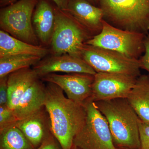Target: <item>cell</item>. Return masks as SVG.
<instances>
[{
    "label": "cell",
    "instance_id": "cell-1",
    "mask_svg": "<svg viewBox=\"0 0 149 149\" xmlns=\"http://www.w3.org/2000/svg\"><path fill=\"white\" fill-rule=\"evenodd\" d=\"M47 83L45 107L49 116L52 133L62 149H71L74 136L85 123V107L65 97L58 85Z\"/></svg>",
    "mask_w": 149,
    "mask_h": 149
},
{
    "label": "cell",
    "instance_id": "cell-2",
    "mask_svg": "<svg viewBox=\"0 0 149 149\" xmlns=\"http://www.w3.org/2000/svg\"><path fill=\"white\" fill-rule=\"evenodd\" d=\"M95 102L107 120L115 145L125 149H141L139 118L127 99Z\"/></svg>",
    "mask_w": 149,
    "mask_h": 149
},
{
    "label": "cell",
    "instance_id": "cell-3",
    "mask_svg": "<svg viewBox=\"0 0 149 149\" xmlns=\"http://www.w3.org/2000/svg\"><path fill=\"white\" fill-rule=\"evenodd\" d=\"M104 19L115 27L146 35L149 32V0H100Z\"/></svg>",
    "mask_w": 149,
    "mask_h": 149
},
{
    "label": "cell",
    "instance_id": "cell-4",
    "mask_svg": "<svg viewBox=\"0 0 149 149\" xmlns=\"http://www.w3.org/2000/svg\"><path fill=\"white\" fill-rule=\"evenodd\" d=\"M54 10L55 25L50 52L53 55L68 54L81 58L82 47L93 35L66 11L56 6Z\"/></svg>",
    "mask_w": 149,
    "mask_h": 149
},
{
    "label": "cell",
    "instance_id": "cell-5",
    "mask_svg": "<svg viewBox=\"0 0 149 149\" xmlns=\"http://www.w3.org/2000/svg\"><path fill=\"white\" fill-rule=\"evenodd\" d=\"M86 112L84 125L74 136L73 146L82 149H117L108 123L90 98L83 104Z\"/></svg>",
    "mask_w": 149,
    "mask_h": 149
},
{
    "label": "cell",
    "instance_id": "cell-6",
    "mask_svg": "<svg viewBox=\"0 0 149 149\" xmlns=\"http://www.w3.org/2000/svg\"><path fill=\"white\" fill-rule=\"evenodd\" d=\"M38 0H18L0 10V27L17 39L39 45L32 24V16Z\"/></svg>",
    "mask_w": 149,
    "mask_h": 149
},
{
    "label": "cell",
    "instance_id": "cell-7",
    "mask_svg": "<svg viewBox=\"0 0 149 149\" xmlns=\"http://www.w3.org/2000/svg\"><path fill=\"white\" fill-rule=\"evenodd\" d=\"M146 35L115 27L105 20L102 32L85 44L115 51L130 58L139 60L145 52Z\"/></svg>",
    "mask_w": 149,
    "mask_h": 149
},
{
    "label": "cell",
    "instance_id": "cell-8",
    "mask_svg": "<svg viewBox=\"0 0 149 149\" xmlns=\"http://www.w3.org/2000/svg\"><path fill=\"white\" fill-rule=\"evenodd\" d=\"M81 58L97 72L121 73L137 77L141 75L139 60L115 51L85 44Z\"/></svg>",
    "mask_w": 149,
    "mask_h": 149
},
{
    "label": "cell",
    "instance_id": "cell-9",
    "mask_svg": "<svg viewBox=\"0 0 149 149\" xmlns=\"http://www.w3.org/2000/svg\"><path fill=\"white\" fill-rule=\"evenodd\" d=\"M138 77L121 73L97 72L91 98L93 101L127 98Z\"/></svg>",
    "mask_w": 149,
    "mask_h": 149
},
{
    "label": "cell",
    "instance_id": "cell-10",
    "mask_svg": "<svg viewBox=\"0 0 149 149\" xmlns=\"http://www.w3.org/2000/svg\"><path fill=\"white\" fill-rule=\"evenodd\" d=\"M40 79L58 85L68 99L83 104L91 97L94 75L85 73L60 74L52 73L46 74Z\"/></svg>",
    "mask_w": 149,
    "mask_h": 149
},
{
    "label": "cell",
    "instance_id": "cell-11",
    "mask_svg": "<svg viewBox=\"0 0 149 149\" xmlns=\"http://www.w3.org/2000/svg\"><path fill=\"white\" fill-rule=\"evenodd\" d=\"M32 68L40 79L46 74L56 72L85 73L94 75L97 73L83 59L68 54L52 55L41 59Z\"/></svg>",
    "mask_w": 149,
    "mask_h": 149
},
{
    "label": "cell",
    "instance_id": "cell-12",
    "mask_svg": "<svg viewBox=\"0 0 149 149\" xmlns=\"http://www.w3.org/2000/svg\"><path fill=\"white\" fill-rule=\"evenodd\" d=\"M17 127L24 134L34 148L52 134L49 116L45 107L29 116L17 121Z\"/></svg>",
    "mask_w": 149,
    "mask_h": 149
},
{
    "label": "cell",
    "instance_id": "cell-13",
    "mask_svg": "<svg viewBox=\"0 0 149 149\" xmlns=\"http://www.w3.org/2000/svg\"><path fill=\"white\" fill-rule=\"evenodd\" d=\"M86 28L93 36L102 32L104 13L100 7L86 0H69L65 10Z\"/></svg>",
    "mask_w": 149,
    "mask_h": 149
},
{
    "label": "cell",
    "instance_id": "cell-14",
    "mask_svg": "<svg viewBox=\"0 0 149 149\" xmlns=\"http://www.w3.org/2000/svg\"><path fill=\"white\" fill-rule=\"evenodd\" d=\"M32 24L39 41L50 45L55 25L54 6L47 0H38L33 16Z\"/></svg>",
    "mask_w": 149,
    "mask_h": 149
},
{
    "label": "cell",
    "instance_id": "cell-15",
    "mask_svg": "<svg viewBox=\"0 0 149 149\" xmlns=\"http://www.w3.org/2000/svg\"><path fill=\"white\" fill-rule=\"evenodd\" d=\"M40 77L33 68L18 70L8 75V106L14 110L23 94Z\"/></svg>",
    "mask_w": 149,
    "mask_h": 149
},
{
    "label": "cell",
    "instance_id": "cell-16",
    "mask_svg": "<svg viewBox=\"0 0 149 149\" xmlns=\"http://www.w3.org/2000/svg\"><path fill=\"white\" fill-rule=\"evenodd\" d=\"M45 97L46 85L39 79L24 93L13 111L17 120L25 118L45 107Z\"/></svg>",
    "mask_w": 149,
    "mask_h": 149
},
{
    "label": "cell",
    "instance_id": "cell-17",
    "mask_svg": "<svg viewBox=\"0 0 149 149\" xmlns=\"http://www.w3.org/2000/svg\"><path fill=\"white\" fill-rule=\"evenodd\" d=\"M50 52L45 47L35 45L19 40L0 30V57L16 54H28L45 57Z\"/></svg>",
    "mask_w": 149,
    "mask_h": 149
},
{
    "label": "cell",
    "instance_id": "cell-18",
    "mask_svg": "<svg viewBox=\"0 0 149 149\" xmlns=\"http://www.w3.org/2000/svg\"><path fill=\"white\" fill-rule=\"evenodd\" d=\"M126 99L139 118L149 122V74L137 78Z\"/></svg>",
    "mask_w": 149,
    "mask_h": 149
},
{
    "label": "cell",
    "instance_id": "cell-19",
    "mask_svg": "<svg viewBox=\"0 0 149 149\" xmlns=\"http://www.w3.org/2000/svg\"><path fill=\"white\" fill-rule=\"evenodd\" d=\"M28 54L10 55L0 57V78L8 76L18 70L35 65L42 59Z\"/></svg>",
    "mask_w": 149,
    "mask_h": 149
},
{
    "label": "cell",
    "instance_id": "cell-20",
    "mask_svg": "<svg viewBox=\"0 0 149 149\" xmlns=\"http://www.w3.org/2000/svg\"><path fill=\"white\" fill-rule=\"evenodd\" d=\"M0 149H35L15 125L0 130Z\"/></svg>",
    "mask_w": 149,
    "mask_h": 149
},
{
    "label": "cell",
    "instance_id": "cell-21",
    "mask_svg": "<svg viewBox=\"0 0 149 149\" xmlns=\"http://www.w3.org/2000/svg\"><path fill=\"white\" fill-rule=\"evenodd\" d=\"M17 120L13 110L8 106H0V130L15 125Z\"/></svg>",
    "mask_w": 149,
    "mask_h": 149
},
{
    "label": "cell",
    "instance_id": "cell-22",
    "mask_svg": "<svg viewBox=\"0 0 149 149\" xmlns=\"http://www.w3.org/2000/svg\"><path fill=\"white\" fill-rule=\"evenodd\" d=\"M139 126L140 149H149V122L143 121L139 118Z\"/></svg>",
    "mask_w": 149,
    "mask_h": 149
},
{
    "label": "cell",
    "instance_id": "cell-23",
    "mask_svg": "<svg viewBox=\"0 0 149 149\" xmlns=\"http://www.w3.org/2000/svg\"><path fill=\"white\" fill-rule=\"evenodd\" d=\"M145 52L143 55L139 59V64L141 69L145 70L149 74V34L145 36L144 40Z\"/></svg>",
    "mask_w": 149,
    "mask_h": 149
},
{
    "label": "cell",
    "instance_id": "cell-24",
    "mask_svg": "<svg viewBox=\"0 0 149 149\" xmlns=\"http://www.w3.org/2000/svg\"><path fill=\"white\" fill-rule=\"evenodd\" d=\"M8 76L0 78V106L8 105Z\"/></svg>",
    "mask_w": 149,
    "mask_h": 149
},
{
    "label": "cell",
    "instance_id": "cell-25",
    "mask_svg": "<svg viewBox=\"0 0 149 149\" xmlns=\"http://www.w3.org/2000/svg\"><path fill=\"white\" fill-rule=\"evenodd\" d=\"M35 149H62L59 143L53 134L45 139L42 144Z\"/></svg>",
    "mask_w": 149,
    "mask_h": 149
},
{
    "label": "cell",
    "instance_id": "cell-26",
    "mask_svg": "<svg viewBox=\"0 0 149 149\" xmlns=\"http://www.w3.org/2000/svg\"><path fill=\"white\" fill-rule=\"evenodd\" d=\"M58 8L65 11L67 8L69 0H52Z\"/></svg>",
    "mask_w": 149,
    "mask_h": 149
},
{
    "label": "cell",
    "instance_id": "cell-27",
    "mask_svg": "<svg viewBox=\"0 0 149 149\" xmlns=\"http://www.w3.org/2000/svg\"><path fill=\"white\" fill-rule=\"evenodd\" d=\"M18 1V0H0V6L1 7H4L16 2Z\"/></svg>",
    "mask_w": 149,
    "mask_h": 149
},
{
    "label": "cell",
    "instance_id": "cell-28",
    "mask_svg": "<svg viewBox=\"0 0 149 149\" xmlns=\"http://www.w3.org/2000/svg\"><path fill=\"white\" fill-rule=\"evenodd\" d=\"M89 2L91 3L93 5L97 6L100 5V0H86Z\"/></svg>",
    "mask_w": 149,
    "mask_h": 149
},
{
    "label": "cell",
    "instance_id": "cell-29",
    "mask_svg": "<svg viewBox=\"0 0 149 149\" xmlns=\"http://www.w3.org/2000/svg\"><path fill=\"white\" fill-rule=\"evenodd\" d=\"M82 149L81 148H77V147L74 146H72V149Z\"/></svg>",
    "mask_w": 149,
    "mask_h": 149
}]
</instances>
